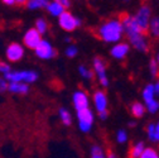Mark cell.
Here are the masks:
<instances>
[{
	"instance_id": "obj_1",
	"label": "cell",
	"mask_w": 159,
	"mask_h": 158,
	"mask_svg": "<svg viewBox=\"0 0 159 158\" xmlns=\"http://www.w3.org/2000/svg\"><path fill=\"white\" fill-rule=\"evenodd\" d=\"M121 24L124 27V30H125V33L129 38V42L131 43V46L134 48H136L138 51H140V52H147L148 43H147L145 38H144L143 32L136 26V23L134 21V16L124 14L121 16Z\"/></svg>"
},
{
	"instance_id": "obj_2",
	"label": "cell",
	"mask_w": 159,
	"mask_h": 158,
	"mask_svg": "<svg viewBox=\"0 0 159 158\" xmlns=\"http://www.w3.org/2000/svg\"><path fill=\"white\" fill-rule=\"evenodd\" d=\"M123 32H124V27L121 24V21H116V19H111V21L104 23L98 28V35H100V38L109 43L120 41Z\"/></svg>"
},
{
	"instance_id": "obj_3",
	"label": "cell",
	"mask_w": 159,
	"mask_h": 158,
	"mask_svg": "<svg viewBox=\"0 0 159 158\" xmlns=\"http://www.w3.org/2000/svg\"><path fill=\"white\" fill-rule=\"evenodd\" d=\"M5 78L10 82H23V84H30L34 82L38 75L34 71H19V72H9L5 75Z\"/></svg>"
},
{
	"instance_id": "obj_4",
	"label": "cell",
	"mask_w": 159,
	"mask_h": 158,
	"mask_svg": "<svg viewBox=\"0 0 159 158\" xmlns=\"http://www.w3.org/2000/svg\"><path fill=\"white\" fill-rule=\"evenodd\" d=\"M150 14H152V10L149 7L144 5L140 9L138 10V13L134 15V21L136 23V26L139 27V29H140L144 33L148 32V28L150 27L149 26V18H150Z\"/></svg>"
},
{
	"instance_id": "obj_5",
	"label": "cell",
	"mask_w": 159,
	"mask_h": 158,
	"mask_svg": "<svg viewBox=\"0 0 159 158\" xmlns=\"http://www.w3.org/2000/svg\"><path fill=\"white\" fill-rule=\"evenodd\" d=\"M58 23H59V27H61L63 30L72 32L81 24V21H80L78 18H76L73 14H71L70 12H65L58 18Z\"/></svg>"
},
{
	"instance_id": "obj_6",
	"label": "cell",
	"mask_w": 159,
	"mask_h": 158,
	"mask_svg": "<svg viewBox=\"0 0 159 158\" xmlns=\"http://www.w3.org/2000/svg\"><path fill=\"white\" fill-rule=\"evenodd\" d=\"M77 118H78V127L82 132L87 133L90 132L92 124H93V114L92 111L89 109L81 110V111H77Z\"/></svg>"
},
{
	"instance_id": "obj_7",
	"label": "cell",
	"mask_w": 159,
	"mask_h": 158,
	"mask_svg": "<svg viewBox=\"0 0 159 158\" xmlns=\"http://www.w3.org/2000/svg\"><path fill=\"white\" fill-rule=\"evenodd\" d=\"M41 33H39L35 28H32L29 29L25 34H24V38H23V42L24 44L28 47V48H32V49H37V47L41 44V42L43 39L41 38Z\"/></svg>"
},
{
	"instance_id": "obj_8",
	"label": "cell",
	"mask_w": 159,
	"mask_h": 158,
	"mask_svg": "<svg viewBox=\"0 0 159 158\" xmlns=\"http://www.w3.org/2000/svg\"><path fill=\"white\" fill-rule=\"evenodd\" d=\"M35 54L39 57V58H42V60H49V58L57 56V52L56 49L52 47V44L47 41H42L41 44H39L35 49Z\"/></svg>"
},
{
	"instance_id": "obj_9",
	"label": "cell",
	"mask_w": 159,
	"mask_h": 158,
	"mask_svg": "<svg viewBox=\"0 0 159 158\" xmlns=\"http://www.w3.org/2000/svg\"><path fill=\"white\" fill-rule=\"evenodd\" d=\"M7 58L11 62H18L20 61L24 56V48L19 43H10L7 48Z\"/></svg>"
},
{
	"instance_id": "obj_10",
	"label": "cell",
	"mask_w": 159,
	"mask_h": 158,
	"mask_svg": "<svg viewBox=\"0 0 159 158\" xmlns=\"http://www.w3.org/2000/svg\"><path fill=\"white\" fill-rule=\"evenodd\" d=\"M93 68H95V72L98 77L100 84L104 87L109 86V80H107V76H106V67H105V63H104V61L101 60V58L96 57L93 60Z\"/></svg>"
},
{
	"instance_id": "obj_11",
	"label": "cell",
	"mask_w": 159,
	"mask_h": 158,
	"mask_svg": "<svg viewBox=\"0 0 159 158\" xmlns=\"http://www.w3.org/2000/svg\"><path fill=\"white\" fill-rule=\"evenodd\" d=\"M73 105L77 111L89 109V97L84 91H76L73 94Z\"/></svg>"
},
{
	"instance_id": "obj_12",
	"label": "cell",
	"mask_w": 159,
	"mask_h": 158,
	"mask_svg": "<svg viewBox=\"0 0 159 158\" xmlns=\"http://www.w3.org/2000/svg\"><path fill=\"white\" fill-rule=\"evenodd\" d=\"M93 103H95V106H96V110L97 113H105L107 111V99H106V95L104 91L98 90L93 94Z\"/></svg>"
},
{
	"instance_id": "obj_13",
	"label": "cell",
	"mask_w": 159,
	"mask_h": 158,
	"mask_svg": "<svg viewBox=\"0 0 159 158\" xmlns=\"http://www.w3.org/2000/svg\"><path fill=\"white\" fill-rule=\"evenodd\" d=\"M129 52V44L126 43H116L111 48V56L116 60H121L124 58Z\"/></svg>"
},
{
	"instance_id": "obj_14",
	"label": "cell",
	"mask_w": 159,
	"mask_h": 158,
	"mask_svg": "<svg viewBox=\"0 0 159 158\" xmlns=\"http://www.w3.org/2000/svg\"><path fill=\"white\" fill-rule=\"evenodd\" d=\"M47 10L49 12L51 15H54V16H58V18L66 12L63 5L61 4V2H52V3H49L48 7H47Z\"/></svg>"
},
{
	"instance_id": "obj_15",
	"label": "cell",
	"mask_w": 159,
	"mask_h": 158,
	"mask_svg": "<svg viewBox=\"0 0 159 158\" xmlns=\"http://www.w3.org/2000/svg\"><path fill=\"white\" fill-rule=\"evenodd\" d=\"M9 91L14 92V94H20V95H24L29 91V87H28V84H23V82H10L9 84Z\"/></svg>"
},
{
	"instance_id": "obj_16",
	"label": "cell",
	"mask_w": 159,
	"mask_h": 158,
	"mask_svg": "<svg viewBox=\"0 0 159 158\" xmlns=\"http://www.w3.org/2000/svg\"><path fill=\"white\" fill-rule=\"evenodd\" d=\"M131 114L135 116V118H142L144 114H145V110H147V106H144L142 103H139V101H135L131 104Z\"/></svg>"
},
{
	"instance_id": "obj_17",
	"label": "cell",
	"mask_w": 159,
	"mask_h": 158,
	"mask_svg": "<svg viewBox=\"0 0 159 158\" xmlns=\"http://www.w3.org/2000/svg\"><path fill=\"white\" fill-rule=\"evenodd\" d=\"M145 149H147V148H145V146H144L143 142H138V143L131 148V151H130V158H140Z\"/></svg>"
},
{
	"instance_id": "obj_18",
	"label": "cell",
	"mask_w": 159,
	"mask_h": 158,
	"mask_svg": "<svg viewBox=\"0 0 159 158\" xmlns=\"http://www.w3.org/2000/svg\"><path fill=\"white\" fill-rule=\"evenodd\" d=\"M154 94H155V89H154V85L149 84L145 86V89L143 90V99H144V101L145 104L150 103L154 100Z\"/></svg>"
},
{
	"instance_id": "obj_19",
	"label": "cell",
	"mask_w": 159,
	"mask_h": 158,
	"mask_svg": "<svg viewBox=\"0 0 159 158\" xmlns=\"http://www.w3.org/2000/svg\"><path fill=\"white\" fill-rule=\"evenodd\" d=\"M48 4H49V3L46 2V0H29V2H27V8H28V9L47 8Z\"/></svg>"
},
{
	"instance_id": "obj_20",
	"label": "cell",
	"mask_w": 159,
	"mask_h": 158,
	"mask_svg": "<svg viewBox=\"0 0 159 158\" xmlns=\"http://www.w3.org/2000/svg\"><path fill=\"white\" fill-rule=\"evenodd\" d=\"M59 118H61V120H62V123L65 125H71L72 119H71V114H70V111L67 109H65V108L59 109Z\"/></svg>"
},
{
	"instance_id": "obj_21",
	"label": "cell",
	"mask_w": 159,
	"mask_h": 158,
	"mask_svg": "<svg viewBox=\"0 0 159 158\" xmlns=\"http://www.w3.org/2000/svg\"><path fill=\"white\" fill-rule=\"evenodd\" d=\"M149 29H150V32H152V34L154 37H159V16L152 19Z\"/></svg>"
},
{
	"instance_id": "obj_22",
	"label": "cell",
	"mask_w": 159,
	"mask_h": 158,
	"mask_svg": "<svg viewBox=\"0 0 159 158\" xmlns=\"http://www.w3.org/2000/svg\"><path fill=\"white\" fill-rule=\"evenodd\" d=\"M47 28H48V26H47V22L44 21V19H37V22H35V29L41 33V34H43V33H46V30H47Z\"/></svg>"
},
{
	"instance_id": "obj_23",
	"label": "cell",
	"mask_w": 159,
	"mask_h": 158,
	"mask_svg": "<svg viewBox=\"0 0 159 158\" xmlns=\"http://www.w3.org/2000/svg\"><path fill=\"white\" fill-rule=\"evenodd\" d=\"M91 158H106L101 147L98 146H93L92 149H91Z\"/></svg>"
},
{
	"instance_id": "obj_24",
	"label": "cell",
	"mask_w": 159,
	"mask_h": 158,
	"mask_svg": "<svg viewBox=\"0 0 159 158\" xmlns=\"http://www.w3.org/2000/svg\"><path fill=\"white\" fill-rule=\"evenodd\" d=\"M78 72L81 73V76H82V77L89 78V80H91V78L93 77V73H92L89 68H86L85 66H80V67H78Z\"/></svg>"
},
{
	"instance_id": "obj_25",
	"label": "cell",
	"mask_w": 159,
	"mask_h": 158,
	"mask_svg": "<svg viewBox=\"0 0 159 158\" xmlns=\"http://www.w3.org/2000/svg\"><path fill=\"white\" fill-rule=\"evenodd\" d=\"M158 67H159V65H158L157 60H152L149 62V70H150V73H152L153 77H157L158 76V71H159Z\"/></svg>"
},
{
	"instance_id": "obj_26",
	"label": "cell",
	"mask_w": 159,
	"mask_h": 158,
	"mask_svg": "<svg viewBox=\"0 0 159 158\" xmlns=\"http://www.w3.org/2000/svg\"><path fill=\"white\" fill-rule=\"evenodd\" d=\"M140 158H159V156H158V153L155 152V149H153V148H147V149L144 151V153L142 154Z\"/></svg>"
},
{
	"instance_id": "obj_27",
	"label": "cell",
	"mask_w": 159,
	"mask_h": 158,
	"mask_svg": "<svg viewBox=\"0 0 159 158\" xmlns=\"http://www.w3.org/2000/svg\"><path fill=\"white\" fill-rule=\"evenodd\" d=\"M158 109H159V101H157V100H153V101H150V103L147 104V110L149 113H152V114L155 113Z\"/></svg>"
},
{
	"instance_id": "obj_28",
	"label": "cell",
	"mask_w": 159,
	"mask_h": 158,
	"mask_svg": "<svg viewBox=\"0 0 159 158\" xmlns=\"http://www.w3.org/2000/svg\"><path fill=\"white\" fill-rule=\"evenodd\" d=\"M116 139H117L119 143H125L126 139H128V134H126V132L123 130V129H121V130H119L117 134H116Z\"/></svg>"
},
{
	"instance_id": "obj_29",
	"label": "cell",
	"mask_w": 159,
	"mask_h": 158,
	"mask_svg": "<svg viewBox=\"0 0 159 158\" xmlns=\"http://www.w3.org/2000/svg\"><path fill=\"white\" fill-rule=\"evenodd\" d=\"M147 132H148V138L149 139L155 142V125L154 124H149L148 128H147Z\"/></svg>"
},
{
	"instance_id": "obj_30",
	"label": "cell",
	"mask_w": 159,
	"mask_h": 158,
	"mask_svg": "<svg viewBox=\"0 0 159 158\" xmlns=\"http://www.w3.org/2000/svg\"><path fill=\"white\" fill-rule=\"evenodd\" d=\"M66 56L67 57H70V58H73V57H76L77 56V48H76V46H68L67 48H66Z\"/></svg>"
},
{
	"instance_id": "obj_31",
	"label": "cell",
	"mask_w": 159,
	"mask_h": 158,
	"mask_svg": "<svg viewBox=\"0 0 159 158\" xmlns=\"http://www.w3.org/2000/svg\"><path fill=\"white\" fill-rule=\"evenodd\" d=\"M0 71H2L4 75H7V73L11 72V71H10V67H9V65H7V63H4V62H2V63H0Z\"/></svg>"
},
{
	"instance_id": "obj_32",
	"label": "cell",
	"mask_w": 159,
	"mask_h": 158,
	"mask_svg": "<svg viewBox=\"0 0 159 158\" xmlns=\"http://www.w3.org/2000/svg\"><path fill=\"white\" fill-rule=\"evenodd\" d=\"M7 89H9V85H7L5 78H2V81H0V91L4 92Z\"/></svg>"
},
{
	"instance_id": "obj_33",
	"label": "cell",
	"mask_w": 159,
	"mask_h": 158,
	"mask_svg": "<svg viewBox=\"0 0 159 158\" xmlns=\"http://www.w3.org/2000/svg\"><path fill=\"white\" fill-rule=\"evenodd\" d=\"M155 141L159 142V122H158V124L155 125Z\"/></svg>"
},
{
	"instance_id": "obj_34",
	"label": "cell",
	"mask_w": 159,
	"mask_h": 158,
	"mask_svg": "<svg viewBox=\"0 0 159 158\" xmlns=\"http://www.w3.org/2000/svg\"><path fill=\"white\" fill-rule=\"evenodd\" d=\"M59 2H61V4L63 5V8L66 9V8H68L70 5H71V3L68 2V0H59Z\"/></svg>"
},
{
	"instance_id": "obj_35",
	"label": "cell",
	"mask_w": 159,
	"mask_h": 158,
	"mask_svg": "<svg viewBox=\"0 0 159 158\" xmlns=\"http://www.w3.org/2000/svg\"><path fill=\"white\" fill-rule=\"evenodd\" d=\"M3 3L7 5H14V4H16V0H4Z\"/></svg>"
},
{
	"instance_id": "obj_36",
	"label": "cell",
	"mask_w": 159,
	"mask_h": 158,
	"mask_svg": "<svg viewBox=\"0 0 159 158\" xmlns=\"http://www.w3.org/2000/svg\"><path fill=\"white\" fill-rule=\"evenodd\" d=\"M107 115H109V113H107V111H105V113H100V114H98V116H100V119H102V120H105V119H106Z\"/></svg>"
},
{
	"instance_id": "obj_37",
	"label": "cell",
	"mask_w": 159,
	"mask_h": 158,
	"mask_svg": "<svg viewBox=\"0 0 159 158\" xmlns=\"http://www.w3.org/2000/svg\"><path fill=\"white\" fill-rule=\"evenodd\" d=\"M154 89H155V94H159V81L154 85Z\"/></svg>"
},
{
	"instance_id": "obj_38",
	"label": "cell",
	"mask_w": 159,
	"mask_h": 158,
	"mask_svg": "<svg viewBox=\"0 0 159 158\" xmlns=\"http://www.w3.org/2000/svg\"><path fill=\"white\" fill-rule=\"evenodd\" d=\"M107 158H116V156H115L112 152H109V153H107Z\"/></svg>"
},
{
	"instance_id": "obj_39",
	"label": "cell",
	"mask_w": 159,
	"mask_h": 158,
	"mask_svg": "<svg viewBox=\"0 0 159 158\" xmlns=\"http://www.w3.org/2000/svg\"><path fill=\"white\" fill-rule=\"evenodd\" d=\"M129 127H135V123H134V122H131V123H129Z\"/></svg>"
},
{
	"instance_id": "obj_40",
	"label": "cell",
	"mask_w": 159,
	"mask_h": 158,
	"mask_svg": "<svg viewBox=\"0 0 159 158\" xmlns=\"http://www.w3.org/2000/svg\"><path fill=\"white\" fill-rule=\"evenodd\" d=\"M157 62H158V65H159V53H158V57H157Z\"/></svg>"
}]
</instances>
